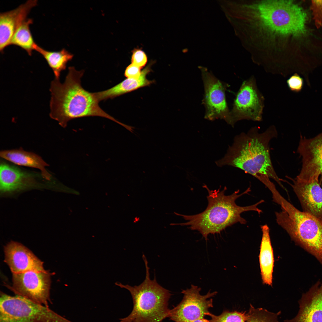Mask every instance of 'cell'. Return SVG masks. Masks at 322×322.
Returning <instances> with one entry per match:
<instances>
[{"label":"cell","instance_id":"1","mask_svg":"<svg viewBox=\"0 0 322 322\" xmlns=\"http://www.w3.org/2000/svg\"><path fill=\"white\" fill-rule=\"evenodd\" d=\"M278 133L274 125L261 132L257 126L236 135L225 155L215 161L219 167L231 166L238 168L264 184L272 179L286 190L272 164L270 143Z\"/></svg>","mask_w":322,"mask_h":322},{"label":"cell","instance_id":"2","mask_svg":"<svg viewBox=\"0 0 322 322\" xmlns=\"http://www.w3.org/2000/svg\"><path fill=\"white\" fill-rule=\"evenodd\" d=\"M68 70L63 83L56 78L51 83L50 117L64 128L71 120L89 116L107 118L125 127V124L101 108L94 93L89 92L82 87L81 79L84 70L78 71L73 66L69 67Z\"/></svg>","mask_w":322,"mask_h":322},{"label":"cell","instance_id":"3","mask_svg":"<svg viewBox=\"0 0 322 322\" xmlns=\"http://www.w3.org/2000/svg\"><path fill=\"white\" fill-rule=\"evenodd\" d=\"M203 187L208 193L207 196L208 205L206 209L202 212L193 215H185L174 212L176 215L182 216L187 222L172 223L170 225L188 226L189 229L198 231L207 241L209 234L220 233L227 227L237 223L246 224V220L241 216L242 213L254 211L260 214L262 212L258 206L264 202L263 200L245 206H239L236 203V199L251 191L250 187L241 193H239L240 191L238 189L232 194L226 195V187L221 191V186L217 190H210L205 185Z\"/></svg>","mask_w":322,"mask_h":322},{"label":"cell","instance_id":"4","mask_svg":"<svg viewBox=\"0 0 322 322\" xmlns=\"http://www.w3.org/2000/svg\"><path fill=\"white\" fill-rule=\"evenodd\" d=\"M273 202L280 205L281 209L275 213L277 223L296 244L322 264V220L300 211L280 194Z\"/></svg>","mask_w":322,"mask_h":322},{"label":"cell","instance_id":"5","mask_svg":"<svg viewBox=\"0 0 322 322\" xmlns=\"http://www.w3.org/2000/svg\"><path fill=\"white\" fill-rule=\"evenodd\" d=\"M143 258L146 276L142 283L134 287L117 282L115 283L129 290L133 300L132 312L127 317L120 319V322H161L168 317L170 309L168 301L171 294L157 283L155 277L151 279L148 261L144 255Z\"/></svg>","mask_w":322,"mask_h":322},{"label":"cell","instance_id":"6","mask_svg":"<svg viewBox=\"0 0 322 322\" xmlns=\"http://www.w3.org/2000/svg\"><path fill=\"white\" fill-rule=\"evenodd\" d=\"M258 9L264 23L277 32L297 36L306 32L307 14L291 1L264 2L259 5Z\"/></svg>","mask_w":322,"mask_h":322},{"label":"cell","instance_id":"7","mask_svg":"<svg viewBox=\"0 0 322 322\" xmlns=\"http://www.w3.org/2000/svg\"><path fill=\"white\" fill-rule=\"evenodd\" d=\"M0 322H72L48 306L22 296L1 293Z\"/></svg>","mask_w":322,"mask_h":322},{"label":"cell","instance_id":"8","mask_svg":"<svg viewBox=\"0 0 322 322\" xmlns=\"http://www.w3.org/2000/svg\"><path fill=\"white\" fill-rule=\"evenodd\" d=\"M264 100L254 76L244 81L236 94L230 111L234 124L242 120L261 121Z\"/></svg>","mask_w":322,"mask_h":322},{"label":"cell","instance_id":"9","mask_svg":"<svg viewBox=\"0 0 322 322\" xmlns=\"http://www.w3.org/2000/svg\"><path fill=\"white\" fill-rule=\"evenodd\" d=\"M201 288L191 285L189 289L183 290V298L180 303L170 310L168 318L175 322H189L204 318L208 315L210 308L213 307L211 298L217 293L209 291L205 295L200 294Z\"/></svg>","mask_w":322,"mask_h":322},{"label":"cell","instance_id":"10","mask_svg":"<svg viewBox=\"0 0 322 322\" xmlns=\"http://www.w3.org/2000/svg\"><path fill=\"white\" fill-rule=\"evenodd\" d=\"M11 289L16 295L49 306L51 279L47 271L13 273Z\"/></svg>","mask_w":322,"mask_h":322},{"label":"cell","instance_id":"11","mask_svg":"<svg viewBox=\"0 0 322 322\" xmlns=\"http://www.w3.org/2000/svg\"><path fill=\"white\" fill-rule=\"evenodd\" d=\"M202 72L205 89V118L211 121L223 119L233 127L234 124L226 100L224 85L206 69H202Z\"/></svg>","mask_w":322,"mask_h":322},{"label":"cell","instance_id":"12","mask_svg":"<svg viewBox=\"0 0 322 322\" xmlns=\"http://www.w3.org/2000/svg\"><path fill=\"white\" fill-rule=\"evenodd\" d=\"M319 177L295 178L290 185L301 203L303 211L322 220V188Z\"/></svg>","mask_w":322,"mask_h":322},{"label":"cell","instance_id":"13","mask_svg":"<svg viewBox=\"0 0 322 322\" xmlns=\"http://www.w3.org/2000/svg\"><path fill=\"white\" fill-rule=\"evenodd\" d=\"M297 152L302 158V165L299 177L320 176L322 182V133L307 139L301 135Z\"/></svg>","mask_w":322,"mask_h":322},{"label":"cell","instance_id":"14","mask_svg":"<svg viewBox=\"0 0 322 322\" xmlns=\"http://www.w3.org/2000/svg\"><path fill=\"white\" fill-rule=\"evenodd\" d=\"M4 261L12 273L30 271H45L43 263L29 249L19 243L11 241L4 248Z\"/></svg>","mask_w":322,"mask_h":322},{"label":"cell","instance_id":"15","mask_svg":"<svg viewBox=\"0 0 322 322\" xmlns=\"http://www.w3.org/2000/svg\"><path fill=\"white\" fill-rule=\"evenodd\" d=\"M298 302L297 315L285 322H322V283L317 282L303 294Z\"/></svg>","mask_w":322,"mask_h":322},{"label":"cell","instance_id":"16","mask_svg":"<svg viewBox=\"0 0 322 322\" xmlns=\"http://www.w3.org/2000/svg\"><path fill=\"white\" fill-rule=\"evenodd\" d=\"M37 4L36 0H28L14 9L0 13V51L3 52L9 45L15 31Z\"/></svg>","mask_w":322,"mask_h":322},{"label":"cell","instance_id":"17","mask_svg":"<svg viewBox=\"0 0 322 322\" xmlns=\"http://www.w3.org/2000/svg\"><path fill=\"white\" fill-rule=\"evenodd\" d=\"M35 181L32 174L5 162L0 166L1 193H10L33 186Z\"/></svg>","mask_w":322,"mask_h":322},{"label":"cell","instance_id":"18","mask_svg":"<svg viewBox=\"0 0 322 322\" xmlns=\"http://www.w3.org/2000/svg\"><path fill=\"white\" fill-rule=\"evenodd\" d=\"M151 71L150 66H147L142 71L139 78H127L112 88L94 93V95L99 102L108 99H113L140 88L150 86L154 81L149 80L147 78V75Z\"/></svg>","mask_w":322,"mask_h":322},{"label":"cell","instance_id":"19","mask_svg":"<svg viewBox=\"0 0 322 322\" xmlns=\"http://www.w3.org/2000/svg\"><path fill=\"white\" fill-rule=\"evenodd\" d=\"M261 227L262 236L259 262L261 278L264 284L272 286L274 260L270 235V229L267 225H261Z\"/></svg>","mask_w":322,"mask_h":322},{"label":"cell","instance_id":"20","mask_svg":"<svg viewBox=\"0 0 322 322\" xmlns=\"http://www.w3.org/2000/svg\"><path fill=\"white\" fill-rule=\"evenodd\" d=\"M0 155L2 158L17 165L38 169L44 177L48 180L50 179V175L45 168L49 165L35 154L20 148L2 151L0 152Z\"/></svg>","mask_w":322,"mask_h":322},{"label":"cell","instance_id":"21","mask_svg":"<svg viewBox=\"0 0 322 322\" xmlns=\"http://www.w3.org/2000/svg\"><path fill=\"white\" fill-rule=\"evenodd\" d=\"M34 50L40 53L44 58L52 70L55 78L58 79H59L61 72L65 69L67 63L73 57V55L65 49L59 51H49L36 44Z\"/></svg>","mask_w":322,"mask_h":322},{"label":"cell","instance_id":"22","mask_svg":"<svg viewBox=\"0 0 322 322\" xmlns=\"http://www.w3.org/2000/svg\"><path fill=\"white\" fill-rule=\"evenodd\" d=\"M32 19L27 18L23 20L18 25L11 39L10 45L18 46L25 50L29 55H31L36 44L31 33L30 25L32 24Z\"/></svg>","mask_w":322,"mask_h":322},{"label":"cell","instance_id":"23","mask_svg":"<svg viewBox=\"0 0 322 322\" xmlns=\"http://www.w3.org/2000/svg\"><path fill=\"white\" fill-rule=\"evenodd\" d=\"M281 313L280 311L275 313L262 308H255L250 304L246 322H278V316Z\"/></svg>","mask_w":322,"mask_h":322},{"label":"cell","instance_id":"24","mask_svg":"<svg viewBox=\"0 0 322 322\" xmlns=\"http://www.w3.org/2000/svg\"><path fill=\"white\" fill-rule=\"evenodd\" d=\"M208 316L211 317L208 322H246V313L237 311L230 312L225 311L219 315H215L210 313Z\"/></svg>","mask_w":322,"mask_h":322},{"label":"cell","instance_id":"25","mask_svg":"<svg viewBox=\"0 0 322 322\" xmlns=\"http://www.w3.org/2000/svg\"><path fill=\"white\" fill-rule=\"evenodd\" d=\"M310 9L315 24L318 28L322 27V0H312Z\"/></svg>","mask_w":322,"mask_h":322},{"label":"cell","instance_id":"26","mask_svg":"<svg viewBox=\"0 0 322 322\" xmlns=\"http://www.w3.org/2000/svg\"><path fill=\"white\" fill-rule=\"evenodd\" d=\"M287 83L290 90L293 92H298L302 90L304 82L303 78L299 74L295 73L287 80Z\"/></svg>","mask_w":322,"mask_h":322},{"label":"cell","instance_id":"27","mask_svg":"<svg viewBox=\"0 0 322 322\" xmlns=\"http://www.w3.org/2000/svg\"><path fill=\"white\" fill-rule=\"evenodd\" d=\"M132 63L141 68L144 66L147 62L145 53L140 50H136L133 53L131 58Z\"/></svg>","mask_w":322,"mask_h":322},{"label":"cell","instance_id":"28","mask_svg":"<svg viewBox=\"0 0 322 322\" xmlns=\"http://www.w3.org/2000/svg\"><path fill=\"white\" fill-rule=\"evenodd\" d=\"M141 68L131 64L126 68L124 75L127 78L138 79L141 75Z\"/></svg>","mask_w":322,"mask_h":322},{"label":"cell","instance_id":"29","mask_svg":"<svg viewBox=\"0 0 322 322\" xmlns=\"http://www.w3.org/2000/svg\"><path fill=\"white\" fill-rule=\"evenodd\" d=\"M189 322H208V320L205 318L198 319Z\"/></svg>","mask_w":322,"mask_h":322}]
</instances>
